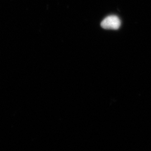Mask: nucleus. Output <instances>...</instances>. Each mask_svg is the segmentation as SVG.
Wrapping results in <instances>:
<instances>
[{
  "label": "nucleus",
  "mask_w": 151,
  "mask_h": 151,
  "mask_svg": "<svg viewBox=\"0 0 151 151\" xmlns=\"http://www.w3.org/2000/svg\"><path fill=\"white\" fill-rule=\"evenodd\" d=\"M121 25L119 17L116 15H110L105 18L101 23V27L105 29H118Z\"/></svg>",
  "instance_id": "f257e3e1"
}]
</instances>
